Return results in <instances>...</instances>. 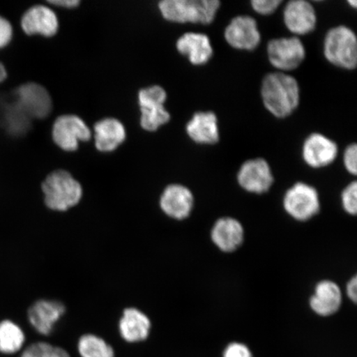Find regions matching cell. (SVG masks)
<instances>
[{
	"instance_id": "13",
	"label": "cell",
	"mask_w": 357,
	"mask_h": 357,
	"mask_svg": "<svg viewBox=\"0 0 357 357\" xmlns=\"http://www.w3.org/2000/svg\"><path fill=\"white\" fill-rule=\"evenodd\" d=\"M160 208L169 218L184 220L193 211L195 197L192 191L180 184L169 185L160 197Z\"/></svg>"
},
{
	"instance_id": "28",
	"label": "cell",
	"mask_w": 357,
	"mask_h": 357,
	"mask_svg": "<svg viewBox=\"0 0 357 357\" xmlns=\"http://www.w3.org/2000/svg\"><path fill=\"white\" fill-rule=\"evenodd\" d=\"M282 0H252L253 10L261 15H271L279 8Z\"/></svg>"
},
{
	"instance_id": "26",
	"label": "cell",
	"mask_w": 357,
	"mask_h": 357,
	"mask_svg": "<svg viewBox=\"0 0 357 357\" xmlns=\"http://www.w3.org/2000/svg\"><path fill=\"white\" fill-rule=\"evenodd\" d=\"M342 205L345 212L350 215L357 213V183L352 181L342 192Z\"/></svg>"
},
{
	"instance_id": "2",
	"label": "cell",
	"mask_w": 357,
	"mask_h": 357,
	"mask_svg": "<svg viewBox=\"0 0 357 357\" xmlns=\"http://www.w3.org/2000/svg\"><path fill=\"white\" fill-rule=\"evenodd\" d=\"M43 201L47 208L66 212L80 202L83 188L80 183L65 169L52 172L42 183Z\"/></svg>"
},
{
	"instance_id": "23",
	"label": "cell",
	"mask_w": 357,
	"mask_h": 357,
	"mask_svg": "<svg viewBox=\"0 0 357 357\" xmlns=\"http://www.w3.org/2000/svg\"><path fill=\"white\" fill-rule=\"evenodd\" d=\"M26 335L15 321L10 319L0 320V355L13 356L24 350Z\"/></svg>"
},
{
	"instance_id": "27",
	"label": "cell",
	"mask_w": 357,
	"mask_h": 357,
	"mask_svg": "<svg viewBox=\"0 0 357 357\" xmlns=\"http://www.w3.org/2000/svg\"><path fill=\"white\" fill-rule=\"evenodd\" d=\"M15 29L10 20L0 15V51L4 50L12 43Z\"/></svg>"
},
{
	"instance_id": "12",
	"label": "cell",
	"mask_w": 357,
	"mask_h": 357,
	"mask_svg": "<svg viewBox=\"0 0 357 357\" xmlns=\"http://www.w3.org/2000/svg\"><path fill=\"white\" fill-rule=\"evenodd\" d=\"M63 303L55 300H38L31 305L26 312L28 320L36 332L48 336L55 325L66 314Z\"/></svg>"
},
{
	"instance_id": "5",
	"label": "cell",
	"mask_w": 357,
	"mask_h": 357,
	"mask_svg": "<svg viewBox=\"0 0 357 357\" xmlns=\"http://www.w3.org/2000/svg\"><path fill=\"white\" fill-rule=\"evenodd\" d=\"M283 206L285 212L294 220H310L320 211L319 192L306 183L297 182L285 192Z\"/></svg>"
},
{
	"instance_id": "7",
	"label": "cell",
	"mask_w": 357,
	"mask_h": 357,
	"mask_svg": "<svg viewBox=\"0 0 357 357\" xmlns=\"http://www.w3.org/2000/svg\"><path fill=\"white\" fill-rule=\"evenodd\" d=\"M267 56L275 68L284 71L298 68L305 59V45L297 37L272 39L267 45Z\"/></svg>"
},
{
	"instance_id": "8",
	"label": "cell",
	"mask_w": 357,
	"mask_h": 357,
	"mask_svg": "<svg viewBox=\"0 0 357 357\" xmlns=\"http://www.w3.org/2000/svg\"><path fill=\"white\" fill-rule=\"evenodd\" d=\"M52 137L62 150L74 151L77 150L79 142L91 139V131L78 116L62 115L53 124Z\"/></svg>"
},
{
	"instance_id": "19",
	"label": "cell",
	"mask_w": 357,
	"mask_h": 357,
	"mask_svg": "<svg viewBox=\"0 0 357 357\" xmlns=\"http://www.w3.org/2000/svg\"><path fill=\"white\" fill-rule=\"evenodd\" d=\"M192 141L201 145H213L220 141V127L213 112H198L186 125Z\"/></svg>"
},
{
	"instance_id": "11",
	"label": "cell",
	"mask_w": 357,
	"mask_h": 357,
	"mask_svg": "<svg viewBox=\"0 0 357 357\" xmlns=\"http://www.w3.org/2000/svg\"><path fill=\"white\" fill-rule=\"evenodd\" d=\"M17 106L24 113L35 119H44L50 114L52 101L47 89L36 83L22 84L16 89Z\"/></svg>"
},
{
	"instance_id": "10",
	"label": "cell",
	"mask_w": 357,
	"mask_h": 357,
	"mask_svg": "<svg viewBox=\"0 0 357 357\" xmlns=\"http://www.w3.org/2000/svg\"><path fill=\"white\" fill-rule=\"evenodd\" d=\"M225 38L230 47L241 51H252L261 41L256 20L245 15L231 20L225 31Z\"/></svg>"
},
{
	"instance_id": "4",
	"label": "cell",
	"mask_w": 357,
	"mask_h": 357,
	"mask_svg": "<svg viewBox=\"0 0 357 357\" xmlns=\"http://www.w3.org/2000/svg\"><path fill=\"white\" fill-rule=\"evenodd\" d=\"M324 52L326 59L335 66L354 70L357 65V38L347 26H337L325 36Z\"/></svg>"
},
{
	"instance_id": "3",
	"label": "cell",
	"mask_w": 357,
	"mask_h": 357,
	"mask_svg": "<svg viewBox=\"0 0 357 357\" xmlns=\"http://www.w3.org/2000/svg\"><path fill=\"white\" fill-rule=\"evenodd\" d=\"M220 4L218 0H163L159 10L169 22L208 25L215 20Z\"/></svg>"
},
{
	"instance_id": "16",
	"label": "cell",
	"mask_w": 357,
	"mask_h": 357,
	"mask_svg": "<svg viewBox=\"0 0 357 357\" xmlns=\"http://www.w3.org/2000/svg\"><path fill=\"white\" fill-rule=\"evenodd\" d=\"M284 22L290 33L306 35L316 28L317 15L314 6L306 0H291L284 10Z\"/></svg>"
},
{
	"instance_id": "32",
	"label": "cell",
	"mask_w": 357,
	"mask_h": 357,
	"mask_svg": "<svg viewBox=\"0 0 357 357\" xmlns=\"http://www.w3.org/2000/svg\"><path fill=\"white\" fill-rule=\"evenodd\" d=\"M48 3L56 7L66 8H73L77 7L79 4L78 0H52V1H48Z\"/></svg>"
},
{
	"instance_id": "1",
	"label": "cell",
	"mask_w": 357,
	"mask_h": 357,
	"mask_svg": "<svg viewBox=\"0 0 357 357\" xmlns=\"http://www.w3.org/2000/svg\"><path fill=\"white\" fill-rule=\"evenodd\" d=\"M261 93L266 109L275 118L288 117L300 105V86L296 78L284 73L266 75Z\"/></svg>"
},
{
	"instance_id": "24",
	"label": "cell",
	"mask_w": 357,
	"mask_h": 357,
	"mask_svg": "<svg viewBox=\"0 0 357 357\" xmlns=\"http://www.w3.org/2000/svg\"><path fill=\"white\" fill-rule=\"evenodd\" d=\"M82 357H114V351L104 339L93 334H84L78 342Z\"/></svg>"
},
{
	"instance_id": "9",
	"label": "cell",
	"mask_w": 357,
	"mask_h": 357,
	"mask_svg": "<svg viewBox=\"0 0 357 357\" xmlns=\"http://www.w3.org/2000/svg\"><path fill=\"white\" fill-rule=\"evenodd\" d=\"M238 182L249 193L261 195L266 193L274 183L269 163L263 158L247 160L240 167Z\"/></svg>"
},
{
	"instance_id": "18",
	"label": "cell",
	"mask_w": 357,
	"mask_h": 357,
	"mask_svg": "<svg viewBox=\"0 0 357 357\" xmlns=\"http://www.w3.org/2000/svg\"><path fill=\"white\" fill-rule=\"evenodd\" d=\"M342 292L333 280H323L315 285L310 300L311 310L322 317L332 316L340 310Z\"/></svg>"
},
{
	"instance_id": "22",
	"label": "cell",
	"mask_w": 357,
	"mask_h": 357,
	"mask_svg": "<svg viewBox=\"0 0 357 357\" xmlns=\"http://www.w3.org/2000/svg\"><path fill=\"white\" fill-rule=\"evenodd\" d=\"M93 130L96 149L104 153L117 149L126 139V130L118 119H102L95 125Z\"/></svg>"
},
{
	"instance_id": "15",
	"label": "cell",
	"mask_w": 357,
	"mask_h": 357,
	"mask_svg": "<svg viewBox=\"0 0 357 357\" xmlns=\"http://www.w3.org/2000/svg\"><path fill=\"white\" fill-rule=\"evenodd\" d=\"M22 32L28 36L52 37L59 28L54 11L45 6H34L26 10L20 20Z\"/></svg>"
},
{
	"instance_id": "6",
	"label": "cell",
	"mask_w": 357,
	"mask_h": 357,
	"mask_svg": "<svg viewBox=\"0 0 357 357\" xmlns=\"http://www.w3.org/2000/svg\"><path fill=\"white\" fill-rule=\"evenodd\" d=\"M167 99V92L162 87L154 86L141 89L138 93V101L142 128L153 132L169 121L171 115L164 105Z\"/></svg>"
},
{
	"instance_id": "17",
	"label": "cell",
	"mask_w": 357,
	"mask_h": 357,
	"mask_svg": "<svg viewBox=\"0 0 357 357\" xmlns=\"http://www.w3.org/2000/svg\"><path fill=\"white\" fill-rule=\"evenodd\" d=\"M244 238V227L234 218H218L212 227V242L223 252H235L242 245Z\"/></svg>"
},
{
	"instance_id": "14",
	"label": "cell",
	"mask_w": 357,
	"mask_h": 357,
	"mask_svg": "<svg viewBox=\"0 0 357 357\" xmlns=\"http://www.w3.org/2000/svg\"><path fill=\"white\" fill-rule=\"evenodd\" d=\"M338 147L323 134L312 133L303 142L302 155L307 166L319 169L331 165L336 160Z\"/></svg>"
},
{
	"instance_id": "31",
	"label": "cell",
	"mask_w": 357,
	"mask_h": 357,
	"mask_svg": "<svg viewBox=\"0 0 357 357\" xmlns=\"http://www.w3.org/2000/svg\"><path fill=\"white\" fill-rule=\"evenodd\" d=\"M347 296L349 300L354 303L357 301V278L354 275L348 281L346 287Z\"/></svg>"
},
{
	"instance_id": "30",
	"label": "cell",
	"mask_w": 357,
	"mask_h": 357,
	"mask_svg": "<svg viewBox=\"0 0 357 357\" xmlns=\"http://www.w3.org/2000/svg\"><path fill=\"white\" fill-rule=\"evenodd\" d=\"M225 357H252V354L247 346L234 342L226 348Z\"/></svg>"
},
{
	"instance_id": "25",
	"label": "cell",
	"mask_w": 357,
	"mask_h": 357,
	"mask_svg": "<svg viewBox=\"0 0 357 357\" xmlns=\"http://www.w3.org/2000/svg\"><path fill=\"white\" fill-rule=\"evenodd\" d=\"M20 357H70L67 351L50 343L38 342L24 348Z\"/></svg>"
},
{
	"instance_id": "33",
	"label": "cell",
	"mask_w": 357,
	"mask_h": 357,
	"mask_svg": "<svg viewBox=\"0 0 357 357\" xmlns=\"http://www.w3.org/2000/svg\"><path fill=\"white\" fill-rule=\"evenodd\" d=\"M348 3L350 4L351 7L356 8L357 7V2L356 0H351V1H348Z\"/></svg>"
},
{
	"instance_id": "21",
	"label": "cell",
	"mask_w": 357,
	"mask_h": 357,
	"mask_svg": "<svg viewBox=\"0 0 357 357\" xmlns=\"http://www.w3.org/2000/svg\"><path fill=\"white\" fill-rule=\"evenodd\" d=\"M119 328L123 340L130 343L140 342L149 337L151 323L144 312L130 307L123 310Z\"/></svg>"
},
{
	"instance_id": "29",
	"label": "cell",
	"mask_w": 357,
	"mask_h": 357,
	"mask_svg": "<svg viewBox=\"0 0 357 357\" xmlns=\"http://www.w3.org/2000/svg\"><path fill=\"white\" fill-rule=\"evenodd\" d=\"M343 162L348 172L351 175L357 174V146L356 144L348 146L343 155Z\"/></svg>"
},
{
	"instance_id": "20",
	"label": "cell",
	"mask_w": 357,
	"mask_h": 357,
	"mask_svg": "<svg viewBox=\"0 0 357 357\" xmlns=\"http://www.w3.org/2000/svg\"><path fill=\"white\" fill-rule=\"evenodd\" d=\"M176 48L195 66L208 63L213 55L211 39L204 33H187L182 35L177 40Z\"/></svg>"
}]
</instances>
